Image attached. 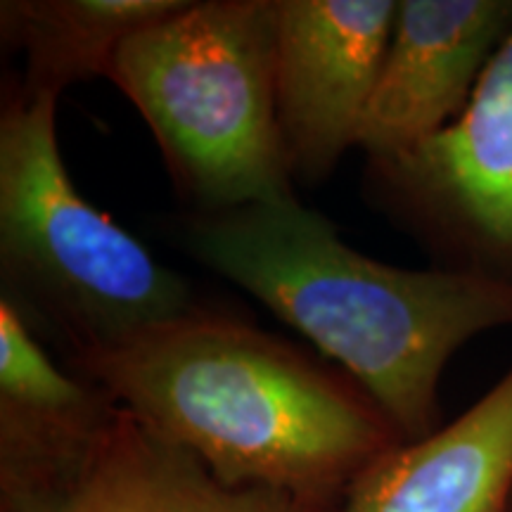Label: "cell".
I'll use <instances>...</instances> for the list:
<instances>
[{
    "mask_svg": "<svg viewBox=\"0 0 512 512\" xmlns=\"http://www.w3.org/2000/svg\"><path fill=\"white\" fill-rule=\"evenodd\" d=\"M396 0H275V110L292 178L320 181L356 145Z\"/></svg>",
    "mask_w": 512,
    "mask_h": 512,
    "instance_id": "6",
    "label": "cell"
},
{
    "mask_svg": "<svg viewBox=\"0 0 512 512\" xmlns=\"http://www.w3.org/2000/svg\"><path fill=\"white\" fill-rule=\"evenodd\" d=\"M283 491L228 486L192 453L119 408L72 489L31 512H335Z\"/></svg>",
    "mask_w": 512,
    "mask_h": 512,
    "instance_id": "10",
    "label": "cell"
},
{
    "mask_svg": "<svg viewBox=\"0 0 512 512\" xmlns=\"http://www.w3.org/2000/svg\"><path fill=\"white\" fill-rule=\"evenodd\" d=\"M57 95L12 88L0 114V261L12 292L105 349L195 311L181 275L76 190L57 145ZM8 294V297H15Z\"/></svg>",
    "mask_w": 512,
    "mask_h": 512,
    "instance_id": "4",
    "label": "cell"
},
{
    "mask_svg": "<svg viewBox=\"0 0 512 512\" xmlns=\"http://www.w3.org/2000/svg\"><path fill=\"white\" fill-rule=\"evenodd\" d=\"M183 8V0H12L3 34L27 55L31 93H60L76 81L112 76L126 38Z\"/></svg>",
    "mask_w": 512,
    "mask_h": 512,
    "instance_id": "11",
    "label": "cell"
},
{
    "mask_svg": "<svg viewBox=\"0 0 512 512\" xmlns=\"http://www.w3.org/2000/svg\"><path fill=\"white\" fill-rule=\"evenodd\" d=\"M188 242L204 266L335 358L403 441L441 427L439 382L456 351L512 325V285L382 264L294 197L202 214Z\"/></svg>",
    "mask_w": 512,
    "mask_h": 512,
    "instance_id": "2",
    "label": "cell"
},
{
    "mask_svg": "<svg viewBox=\"0 0 512 512\" xmlns=\"http://www.w3.org/2000/svg\"><path fill=\"white\" fill-rule=\"evenodd\" d=\"M119 406L57 368L22 309L0 299V512H31L72 489Z\"/></svg>",
    "mask_w": 512,
    "mask_h": 512,
    "instance_id": "8",
    "label": "cell"
},
{
    "mask_svg": "<svg viewBox=\"0 0 512 512\" xmlns=\"http://www.w3.org/2000/svg\"><path fill=\"white\" fill-rule=\"evenodd\" d=\"M110 79L202 214L294 197L275 110V0L183 3L126 38Z\"/></svg>",
    "mask_w": 512,
    "mask_h": 512,
    "instance_id": "3",
    "label": "cell"
},
{
    "mask_svg": "<svg viewBox=\"0 0 512 512\" xmlns=\"http://www.w3.org/2000/svg\"><path fill=\"white\" fill-rule=\"evenodd\" d=\"M512 29V0H399L356 145L389 162L439 136Z\"/></svg>",
    "mask_w": 512,
    "mask_h": 512,
    "instance_id": "7",
    "label": "cell"
},
{
    "mask_svg": "<svg viewBox=\"0 0 512 512\" xmlns=\"http://www.w3.org/2000/svg\"><path fill=\"white\" fill-rule=\"evenodd\" d=\"M72 368L228 486L339 505L403 441L349 375L219 313L195 309Z\"/></svg>",
    "mask_w": 512,
    "mask_h": 512,
    "instance_id": "1",
    "label": "cell"
},
{
    "mask_svg": "<svg viewBox=\"0 0 512 512\" xmlns=\"http://www.w3.org/2000/svg\"><path fill=\"white\" fill-rule=\"evenodd\" d=\"M373 169L389 207L441 268L512 285V29L463 114Z\"/></svg>",
    "mask_w": 512,
    "mask_h": 512,
    "instance_id": "5",
    "label": "cell"
},
{
    "mask_svg": "<svg viewBox=\"0 0 512 512\" xmlns=\"http://www.w3.org/2000/svg\"><path fill=\"white\" fill-rule=\"evenodd\" d=\"M335 512H512V368L453 422L382 453Z\"/></svg>",
    "mask_w": 512,
    "mask_h": 512,
    "instance_id": "9",
    "label": "cell"
}]
</instances>
